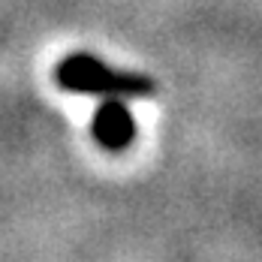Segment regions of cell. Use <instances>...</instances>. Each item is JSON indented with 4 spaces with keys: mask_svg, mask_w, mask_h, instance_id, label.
I'll return each mask as SVG.
<instances>
[{
    "mask_svg": "<svg viewBox=\"0 0 262 262\" xmlns=\"http://www.w3.org/2000/svg\"><path fill=\"white\" fill-rule=\"evenodd\" d=\"M91 133H94V142L108 154H121L130 148L136 139V121L124 97H103L100 108L94 112Z\"/></svg>",
    "mask_w": 262,
    "mask_h": 262,
    "instance_id": "7a4b0ae2",
    "label": "cell"
},
{
    "mask_svg": "<svg viewBox=\"0 0 262 262\" xmlns=\"http://www.w3.org/2000/svg\"><path fill=\"white\" fill-rule=\"evenodd\" d=\"M54 81L70 91V94H84V97H124V100H148L157 94V81L142 76V73H127L115 70L97 54L73 52L54 67Z\"/></svg>",
    "mask_w": 262,
    "mask_h": 262,
    "instance_id": "6da1fadb",
    "label": "cell"
}]
</instances>
